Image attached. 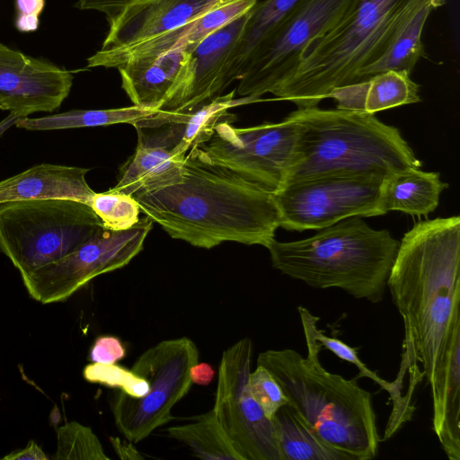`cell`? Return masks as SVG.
<instances>
[{"mask_svg":"<svg viewBox=\"0 0 460 460\" xmlns=\"http://www.w3.org/2000/svg\"><path fill=\"white\" fill-rule=\"evenodd\" d=\"M58 448L54 458L66 460H110L91 428L76 421L67 422L57 431Z\"/></svg>","mask_w":460,"mask_h":460,"instance_id":"obj_30","label":"cell"},{"mask_svg":"<svg viewBox=\"0 0 460 460\" xmlns=\"http://www.w3.org/2000/svg\"><path fill=\"white\" fill-rule=\"evenodd\" d=\"M140 212L171 237L210 249L224 242L265 248L275 239L279 211L273 193L190 150L182 180L132 195Z\"/></svg>","mask_w":460,"mask_h":460,"instance_id":"obj_2","label":"cell"},{"mask_svg":"<svg viewBox=\"0 0 460 460\" xmlns=\"http://www.w3.org/2000/svg\"><path fill=\"white\" fill-rule=\"evenodd\" d=\"M89 206L101 219L102 226L112 231L127 230L140 219V208L133 196L112 189L95 192Z\"/></svg>","mask_w":460,"mask_h":460,"instance_id":"obj_29","label":"cell"},{"mask_svg":"<svg viewBox=\"0 0 460 460\" xmlns=\"http://www.w3.org/2000/svg\"><path fill=\"white\" fill-rule=\"evenodd\" d=\"M190 375L192 384L208 385L213 379L214 370L208 363H196L190 368Z\"/></svg>","mask_w":460,"mask_h":460,"instance_id":"obj_39","label":"cell"},{"mask_svg":"<svg viewBox=\"0 0 460 460\" xmlns=\"http://www.w3.org/2000/svg\"><path fill=\"white\" fill-rule=\"evenodd\" d=\"M447 0H353L339 22L312 40L296 69L271 93L297 108L316 107L337 87L357 83L358 72L378 59L421 9Z\"/></svg>","mask_w":460,"mask_h":460,"instance_id":"obj_4","label":"cell"},{"mask_svg":"<svg viewBox=\"0 0 460 460\" xmlns=\"http://www.w3.org/2000/svg\"><path fill=\"white\" fill-rule=\"evenodd\" d=\"M170 438L186 445L196 457L205 460H243L225 432L214 410L192 422L169 427Z\"/></svg>","mask_w":460,"mask_h":460,"instance_id":"obj_25","label":"cell"},{"mask_svg":"<svg viewBox=\"0 0 460 460\" xmlns=\"http://www.w3.org/2000/svg\"><path fill=\"white\" fill-rule=\"evenodd\" d=\"M387 288L404 324L401 367L426 379L436 430L460 407V217L419 221L407 231Z\"/></svg>","mask_w":460,"mask_h":460,"instance_id":"obj_1","label":"cell"},{"mask_svg":"<svg viewBox=\"0 0 460 460\" xmlns=\"http://www.w3.org/2000/svg\"><path fill=\"white\" fill-rule=\"evenodd\" d=\"M399 242L360 217L345 218L305 239L266 248L282 274L317 289L339 288L356 299L383 300Z\"/></svg>","mask_w":460,"mask_h":460,"instance_id":"obj_6","label":"cell"},{"mask_svg":"<svg viewBox=\"0 0 460 460\" xmlns=\"http://www.w3.org/2000/svg\"><path fill=\"white\" fill-rule=\"evenodd\" d=\"M287 118L297 126V141L286 185L328 174L385 178L421 166L399 129L373 113L316 106Z\"/></svg>","mask_w":460,"mask_h":460,"instance_id":"obj_5","label":"cell"},{"mask_svg":"<svg viewBox=\"0 0 460 460\" xmlns=\"http://www.w3.org/2000/svg\"><path fill=\"white\" fill-rule=\"evenodd\" d=\"M45 4L46 0H15L14 26L16 30L23 33L37 31Z\"/></svg>","mask_w":460,"mask_h":460,"instance_id":"obj_34","label":"cell"},{"mask_svg":"<svg viewBox=\"0 0 460 460\" xmlns=\"http://www.w3.org/2000/svg\"><path fill=\"white\" fill-rule=\"evenodd\" d=\"M153 223L145 217L127 230L102 226L73 252L22 275L23 285L42 304L65 301L94 278L128 264L143 249Z\"/></svg>","mask_w":460,"mask_h":460,"instance_id":"obj_11","label":"cell"},{"mask_svg":"<svg viewBox=\"0 0 460 460\" xmlns=\"http://www.w3.org/2000/svg\"><path fill=\"white\" fill-rule=\"evenodd\" d=\"M273 422L281 460H349L289 405L276 412Z\"/></svg>","mask_w":460,"mask_h":460,"instance_id":"obj_21","label":"cell"},{"mask_svg":"<svg viewBox=\"0 0 460 460\" xmlns=\"http://www.w3.org/2000/svg\"><path fill=\"white\" fill-rule=\"evenodd\" d=\"M299 0H264L250 11L243 33L234 49L226 72L228 84L239 80L255 47L278 26Z\"/></svg>","mask_w":460,"mask_h":460,"instance_id":"obj_22","label":"cell"},{"mask_svg":"<svg viewBox=\"0 0 460 460\" xmlns=\"http://www.w3.org/2000/svg\"><path fill=\"white\" fill-rule=\"evenodd\" d=\"M320 318L311 314L310 323L313 334L317 342L326 349H329L336 357L343 361L354 365L359 371V375L356 377H368L376 384L379 385L384 390L390 394L393 401V411L390 420L385 428L388 434H394L396 430L403 425L404 422L410 420L414 412V406L411 404V396L402 394L401 393L402 379L397 377L396 381L388 382L379 377L376 372L370 370L359 358L358 348H353L342 341L325 335L317 327Z\"/></svg>","mask_w":460,"mask_h":460,"instance_id":"obj_24","label":"cell"},{"mask_svg":"<svg viewBox=\"0 0 460 460\" xmlns=\"http://www.w3.org/2000/svg\"><path fill=\"white\" fill-rule=\"evenodd\" d=\"M251 393L266 417L273 420L276 412L288 403L285 394L270 372L264 367L257 365L249 376Z\"/></svg>","mask_w":460,"mask_h":460,"instance_id":"obj_32","label":"cell"},{"mask_svg":"<svg viewBox=\"0 0 460 460\" xmlns=\"http://www.w3.org/2000/svg\"><path fill=\"white\" fill-rule=\"evenodd\" d=\"M4 460H47L48 456L33 441H30L25 448L14 451L5 456Z\"/></svg>","mask_w":460,"mask_h":460,"instance_id":"obj_37","label":"cell"},{"mask_svg":"<svg viewBox=\"0 0 460 460\" xmlns=\"http://www.w3.org/2000/svg\"><path fill=\"white\" fill-rule=\"evenodd\" d=\"M448 184L440 173L409 168L385 176L381 182L379 207L382 215L400 211L412 216H428L439 203Z\"/></svg>","mask_w":460,"mask_h":460,"instance_id":"obj_20","label":"cell"},{"mask_svg":"<svg viewBox=\"0 0 460 460\" xmlns=\"http://www.w3.org/2000/svg\"><path fill=\"white\" fill-rule=\"evenodd\" d=\"M232 123H220L207 142L191 150L266 191H279L295 160L296 124L287 117L281 122L248 128Z\"/></svg>","mask_w":460,"mask_h":460,"instance_id":"obj_9","label":"cell"},{"mask_svg":"<svg viewBox=\"0 0 460 460\" xmlns=\"http://www.w3.org/2000/svg\"><path fill=\"white\" fill-rule=\"evenodd\" d=\"M87 168L40 164L0 181V204L49 199L86 203L95 191L85 176Z\"/></svg>","mask_w":460,"mask_h":460,"instance_id":"obj_18","label":"cell"},{"mask_svg":"<svg viewBox=\"0 0 460 460\" xmlns=\"http://www.w3.org/2000/svg\"><path fill=\"white\" fill-rule=\"evenodd\" d=\"M126 355L121 341L115 336L98 337L91 348L89 358L92 362L114 364Z\"/></svg>","mask_w":460,"mask_h":460,"instance_id":"obj_35","label":"cell"},{"mask_svg":"<svg viewBox=\"0 0 460 460\" xmlns=\"http://www.w3.org/2000/svg\"><path fill=\"white\" fill-rule=\"evenodd\" d=\"M157 113L133 124L137 132V148L120 168L112 190L133 195L163 189L182 180L187 155L178 151L181 139L179 114Z\"/></svg>","mask_w":460,"mask_h":460,"instance_id":"obj_14","label":"cell"},{"mask_svg":"<svg viewBox=\"0 0 460 460\" xmlns=\"http://www.w3.org/2000/svg\"><path fill=\"white\" fill-rule=\"evenodd\" d=\"M406 71H386L368 78L366 111L375 114L390 108L420 102L419 85Z\"/></svg>","mask_w":460,"mask_h":460,"instance_id":"obj_28","label":"cell"},{"mask_svg":"<svg viewBox=\"0 0 460 460\" xmlns=\"http://www.w3.org/2000/svg\"><path fill=\"white\" fill-rule=\"evenodd\" d=\"M367 81H361L347 85L334 88L328 98H332L337 102V109L355 111L367 112Z\"/></svg>","mask_w":460,"mask_h":460,"instance_id":"obj_33","label":"cell"},{"mask_svg":"<svg viewBox=\"0 0 460 460\" xmlns=\"http://www.w3.org/2000/svg\"><path fill=\"white\" fill-rule=\"evenodd\" d=\"M432 11L427 7L417 13L397 33L382 56L358 72L357 83L390 70L411 74L425 54L421 36Z\"/></svg>","mask_w":460,"mask_h":460,"instance_id":"obj_26","label":"cell"},{"mask_svg":"<svg viewBox=\"0 0 460 460\" xmlns=\"http://www.w3.org/2000/svg\"><path fill=\"white\" fill-rule=\"evenodd\" d=\"M199 349L187 337L164 340L145 350L131 370L149 384L148 393L133 398L121 391L109 404L115 426L136 444L174 418L172 410L190 390V368L199 362Z\"/></svg>","mask_w":460,"mask_h":460,"instance_id":"obj_8","label":"cell"},{"mask_svg":"<svg viewBox=\"0 0 460 460\" xmlns=\"http://www.w3.org/2000/svg\"><path fill=\"white\" fill-rule=\"evenodd\" d=\"M235 91L226 95H218L211 101L190 111L181 113V139L178 146L181 154L188 152L207 142L216 128L222 122L235 120V115L229 111L236 106L260 101L259 98L248 96L234 98Z\"/></svg>","mask_w":460,"mask_h":460,"instance_id":"obj_27","label":"cell"},{"mask_svg":"<svg viewBox=\"0 0 460 460\" xmlns=\"http://www.w3.org/2000/svg\"><path fill=\"white\" fill-rule=\"evenodd\" d=\"M252 357L249 338L223 352L212 409L243 460H281L273 420L266 417L250 390Z\"/></svg>","mask_w":460,"mask_h":460,"instance_id":"obj_13","label":"cell"},{"mask_svg":"<svg viewBox=\"0 0 460 460\" xmlns=\"http://www.w3.org/2000/svg\"><path fill=\"white\" fill-rule=\"evenodd\" d=\"M383 179L328 174L287 184L274 194L279 227L298 232L320 230L351 217L381 216Z\"/></svg>","mask_w":460,"mask_h":460,"instance_id":"obj_12","label":"cell"},{"mask_svg":"<svg viewBox=\"0 0 460 460\" xmlns=\"http://www.w3.org/2000/svg\"><path fill=\"white\" fill-rule=\"evenodd\" d=\"M20 119H22L21 116L9 113L4 119H2L0 121V137H2L11 127L15 126Z\"/></svg>","mask_w":460,"mask_h":460,"instance_id":"obj_40","label":"cell"},{"mask_svg":"<svg viewBox=\"0 0 460 460\" xmlns=\"http://www.w3.org/2000/svg\"><path fill=\"white\" fill-rule=\"evenodd\" d=\"M228 0H149L108 21L102 49L124 46L181 27Z\"/></svg>","mask_w":460,"mask_h":460,"instance_id":"obj_17","label":"cell"},{"mask_svg":"<svg viewBox=\"0 0 460 460\" xmlns=\"http://www.w3.org/2000/svg\"><path fill=\"white\" fill-rule=\"evenodd\" d=\"M102 226L81 201L7 202L0 204V252L22 276L73 252Z\"/></svg>","mask_w":460,"mask_h":460,"instance_id":"obj_7","label":"cell"},{"mask_svg":"<svg viewBox=\"0 0 460 460\" xmlns=\"http://www.w3.org/2000/svg\"><path fill=\"white\" fill-rule=\"evenodd\" d=\"M110 441L114 451L120 459H143V456L134 447V443L128 440H121L119 438L111 437Z\"/></svg>","mask_w":460,"mask_h":460,"instance_id":"obj_38","label":"cell"},{"mask_svg":"<svg viewBox=\"0 0 460 460\" xmlns=\"http://www.w3.org/2000/svg\"><path fill=\"white\" fill-rule=\"evenodd\" d=\"M307 355L292 349L261 352L257 365L266 367L281 386L292 407L321 438L349 460L376 457L380 443L372 394L354 379L327 371L319 360L310 317L297 307Z\"/></svg>","mask_w":460,"mask_h":460,"instance_id":"obj_3","label":"cell"},{"mask_svg":"<svg viewBox=\"0 0 460 460\" xmlns=\"http://www.w3.org/2000/svg\"><path fill=\"white\" fill-rule=\"evenodd\" d=\"M159 111L138 106L105 110H72L40 118H22L15 126L27 130H57L109 126L119 123L135 124L154 116Z\"/></svg>","mask_w":460,"mask_h":460,"instance_id":"obj_23","label":"cell"},{"mask_svg":"<svg viewBox=\"0 0 460 460\" xmlns=\"http://www.w3.org/2000/svg\"><path fill=\"white\" fill-rule=\"evenodd\" d=\"M189 53L182 49L126 61L117 67L121 86L135 106L158 111Z\"/></svg>","mask_w":460,"mask_h":460,"instance_id":"obj_19","label":"cell"},{"mask_svg":"<svg viewBox=\"0 0 460 460\" xmlns=\"http://www.w3.org/2000/svg\"><path fill=\"white\" fill-rule=\"evenodd\" d=\"M84 378L119 391L133 398H141L149 391L148 382L142 376L121 366L93 362L85 366Z\"/></svg>","mask_w":460,"mask_h":460,"instance_id":"obj_31","label":"cell"},{"mask_svg":"<svg viewBox=\"0 0 460 460\" xmlns=\"http://www.w3.org/2000/svg\"><path fill=\"white\" fill-rule=\"evenodd\" d=\"M149 0H78L75 6L84 11H96L112 19L125 8Z\"/></svg>","mask_w":460,"mask_h":460,"instance_id":"obj_36","label":"cell"},{"mask_svg":"<svg viewBox=\"0 0 460 460\" xmlns=\"http://www.w3.org/2000/svg\"><path fill=\"white\" fill-rule=\"evenodd\" d=\"M74 75L44 58L0 42V109L26 118L58 110L69 95Z\"/></svg>","mask_w":460,"mask_h":460,"instance_id":"obj_15","label":"cell"},{"mask_svg":"<svg viewBox=\"0 0 460 460\" xmlns=\"http://www.w3.org/2000/svg\"><path fill=\"white\" fill-rule=\"evenodd\" d=\"M353 0H299L252 50L239 78L240 97L270 93L298 66L305 47L331 31Z\"/></svg>","mask_w":460,"mask_h":460,"instance_id":"obj_10","label":"cell"},{"mask_svg":"<svg viewBox=\"0 0 460 460\" xmlns=\"http://www.w3.org/2000/svg\"><path fill=\"white\" fill-rule=\"evenodd\" d=\"M249 13L212 32L192 49L158 111H190L220 95L228 87L229 59Z\"/></svg>","mask_w":460,"mask_h":460,"instance_id":"obj_16","label":"cell"}]
</instances>
